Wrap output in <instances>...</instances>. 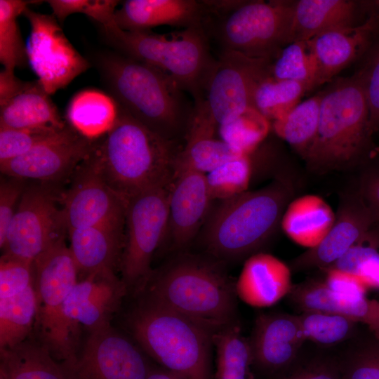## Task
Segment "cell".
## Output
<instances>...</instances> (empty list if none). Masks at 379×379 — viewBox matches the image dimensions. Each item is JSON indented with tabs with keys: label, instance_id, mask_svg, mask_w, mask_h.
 <instances>
[{
	"label": "cell",
	"instance_id": "obj_21",
	"mask_svg": "<svg viewBox=\"0 0 379 379\" xmlns=\"http://www.w3.org/2000/svg\"><path fill=\"white\" fill-rule=\"evenodd\" d=\"M379 29V13L359 24L321 33L310 39L317 62L318 86L331 81L364 53Z\"/></svg>",
	"mask_w": 379,
	"mask_h": 379
},
{
	"label": "cell",
	"instance_id": "obj_34",
	"mask_svg": "<svg viewBox=\"0 0 379 379\" xmlns=\"http://www.w3.org/2000/svg\"><path fill=\"white\" fill-rule=\"evenodd\" d=\"M179 152L175 171L191 169L207 174L232 159L244 156L214 136H190Z\"/></svg>",
	"mask_w": 379,
	"mask_h": 379
},
{
	"label": "cell",
	"instance_id": "obj_40",
	"mask_svg": "<svg viewBox=\"0 0 379 379\" xmlns=\"http://www.w3.org/2000/svg\"><path fill=\"white\" fill-rule=\"evenodd\" d=\"M253 174L250 155L232 159L207 173L206 180L213 200H224L247 191Z\"/></svg>",
	"mask_w": 379,
	"mask_h": 379
},
{
	"label": "cell",
	"instance_id": "obj_45",
	"mask_svg": "<svg viewBox=\"0 0 379 379\" xmlns=\"http://www.w3.org/2000/svg\"><path fill=\"white\" fill-rule=\"evenodd\" d=\"M35 283L34 262L3 254L0 259V299L15 295Z\"/></svg>",
	"mask_w": 379,
	"mask_h": 379
},
{
	"label": "cell",
	"instance_id": "obj_17",
	"mask_svg": "<svg viewBox=\"0 0 379 379\" xmlns=\"http://www.w3.org/2000/svg\"><path fill=\"white\" fill-rule=\"evenodd\" d=\"M375 226L357 187H347L340 194L334 223L324 239L291 262V271L326 269L349 249L367 241Z\"/></svg>",
	"mask_w": 379,
	"mask_h": 379
},
{
	"label": "cell",
	"instance_id": "obj_13",
	"mask_svg": "<svg viewBox=\"0 0 379 379\" xmlns=\"http://www.w3.org/2000/svg\"><path fill=\"white\" fill-rule=\"evenodd\" d=\"M30 25L28 62L48 94L67 86L90 67V62L72 45L53 15L23 12Z\"/></svg>",
	"mask_w": 379,
	"mask_h": 379
},
{
	"label": "cell",
	"instance_id": "obj_48",
	"mask_svg": "<svg viewBox=\"0 0 379 379\" xmlns=\"http://www.w3.org/2000/svg\"><path fill=\"white\" fill-rule=\"evenodd\" d=\"M295 363L277 379H342L336 359L320 357L297 366Z\"/></svg>",
	"mask_w": 379,
	"mask_h": 379
},
{
	"label": "cell",
	"instance_id": "obj_19",
	"mask_svg": "<svg viewBox=\"0 0 379 379\" xmlns=\"http://www.w3.org/2000/svg\"><path fill=\"white\" fill-rule=\"evenodd\" d=\"M127 288L115 272L86 274L78 280L65 302V315L75 331L80 325L89 332L111 326Z\"/></svg>",
	"mask_w": 379,
	"mask_h": 379
},
{
	"label": "cell",
	"instance_id": "obj_24",
	"mask_svg": "<svg viewBox=\"0 0 379 379\" xmlns=\"http://www.w3.org/2000/svg\"><path fill=\"white\" fill-rule=\"evenodd\" d=\"M288 297L302 312L321 311L343 315L364 324L369 331L379 326V300L340 295L328 288L323 280L310 279L293 286Z\"/></svg>",
	"mask_w": 379,
	"mask_h": 379
},
{
	"label": "cell",
	"instance_id": "obj_26",
	"mask_svg": "<svg viewBox=\"0 0 379 379\" xmlns=\"http://www.w3.org/2000/svg\"><path fill=\"white\" fill-rule=\"evenodd\" d=\"M359 4L352 0L295 1L291 43L308 41L331 29L359 24Z\"/></svg>",
	"mask_w": 379,
	"mask_h": 379
},
{
	"label": "cell",
	"instance_id": "obj_11",
	"mask_svg": "<svg viewBox=\"0 0 379 379\" xmlns=\"http://www.w3.org/2000/svg\"><path fill=\"white\" fill-rule=\"evenodd\" d=\"M171 185L148 190L128 199L119 267L128 291L143 293L153 274L152 260L167 232Z\"/></svg>",
	"mask_w": 379,
	"mask_h": 379
},
{
	"label": "cell",
	"instance_id": "obj_8",
	"mask_svg": "<svg viewBox=\"0 0 379 379\" xmlns=\"http://www.w3.org/2000/svg\"><path fill=\"white\" fill-rule=\"evenodd\" d=\"M295 3L218 1L204 29L222 51L273 62L291 44Z\"/></svg>",
	"mask_w": 379,
	"mask_h": 379
},
{
	"label": "cell",
	"instance_id": "obj_37",
	"mask_svg": "<svg viewBox=\"0 0 379 379\" xmlns=\"http://www.w3.org/2000/svg\"><path fill=\"white\" fill-rule=\"evenodd\" d=\"M270 77L301 82L310 89L318 86L317 66L309 40L286 46L272 62Z\"/></svg>",
	"mask_w": 379,
	"mask_h": 379
},
{
	"label": "cell",
	"instance_id": "obj_15",
	"mask_svg": "<svg viewBox=\"0 0 379 379\" xmlns=\"http://www.w3.org/2000/svg\"><path fill=\"white\" fill-rule=\"evenodd\" d=\"M142 352L109 326L89 332L73 364L62 367L67 379H147L152 368Z\"/></svg>",
	"mask_w": 379,
	"mask_h": 379
},
{
	"label": "cell",
	"instance_id": "obj_29",
	"mask_svg": "<svg viewBox=\"0 0 379 379\" xmlns=\"http://www.w3.org/2000/svg\"><path fill=\"white\" fill-rule=\"evenodd\" d=\"M119 113L115 100L100 91L83 90L71 99L67 109L69 126L81 136L98 140L114 127Z\"/></svg>",
	"mask_w": 379,
	"mask_h": 379
},
{
	"label": "cell",
	"instance_id": "obj_49",
	"mask_svg": "<svg viewBox=\"0 0 379 379\" xmlns=\"http://www.w3.org/2000/svg\"><path fill=\"white\" fill-rule=\"evenodd\" d=\"M324 270L323 281L333 291L353 298L366 297L368 288L359 277L335 268Z\"/></svg>",
	"mask_w": 379,
	"mask_h": 379
},
{
	"label": "cell",
	"instance_id": "obj_23",
	"mask_svg": "<svg viewBox=\"0 0 379 379\" xmlns=\"http://www.w3.org/2000/svg\"><path fill=\"white\" fill-rule=\"evenodd\" d=\"M292 286L290 267L271 254L259 252L246 260L235 290L245 303L266 307L288 296Z\"/></svg>",
	"mask_w": 379,
	"mask_h": 379
},
{
	"label": "cell",
	"instance_id": "obj_56",
	"mask_svg": "<svg viewBox=\"0 0 379 379\" xmlns=\"http://www.w3.org/2000/svg\"><path fill=\"white\" fill-rule=\"evenodd\" d=\"M0 379H4L2 376L0 375Z\"/></svg>",
	"mask_w": 379,
	"mask_h": 379
},
{
	"label": "cell",
	"instance_id": "obj_54",
	"mask_svg": "<svg viewBox=\"0 0 379 379\" xmlns=\"http://www.w3.org/2000/svg\"><path fill=\"white\" fill-rule=\"evenodd\" d=\"M374 8L373 11L379 13V0L370 2Z\"/></svg>",
	"mask_w": 379,
	"mask_h": 379
},
{
	"label": "cell",
	"instance_id": "obj_39",
	"mask_svg": "<svg viewBox=\"0 0 379 379\" xmlns=\"http://www.w3.org/2000/svg\"><path fill=\"white\" fill-rule=\"evenodd\" d=\"M269 120L254 108L218 127L221 140L243 155L253 153L267 136Z\"/></svg>",
	"mask_w": 379,
	"mask_h": 379
},
{
	"label": "cell",
	"instance_id": "obj_25",
	"mask_svg": "<svg viewBox=\"0 0 379 379\" xmlns=\"http://www.w3.org/2000/svg\"><path fill=\"white\" fill-rule=\"evenodd\" d=\"M124 226L96 225L68 232L69 248L79 273L115 272L124 248Z\"/></svg>",
	"mask_w": 379,
	"mask_h": 379
},
{
	"label": "cell",
	"instance_id": "obj_14",
	"mask_svg": "<svg viewBox=\"0 0 379 379\" xmlns=\"http://www.w3.org/2000/svg\"><path fill=\"white\" fill-rule=\"evenodd\" d=\"M127 201L107 182L92 154L78 166L70 187L60 195L68 232L96 225L124 226Z\"/></svg>",
	"mask_w": 379,
	"mask_h": 379
},
{
	"label": "cell",
	"instance_id": "obj_44",
	"mask_svg": "<svg viewBox=\"0 0 379 379\" xmlns=\"http://www.w3.org/2000/svg\"><path fill=\"white\" fill-rule=\"evenodd\" d=\"M63 128L0 127V163L27 153Z\"/></svg>",
	"mask_w": 379,
	"mask_h": 379
},
{
	"label": "cell",
	"instance_id": "obj_16",
	"mask_svg": "<svg viewBox=\"0 0 379 379\" xmlns=\"http://www.w3.org/2000/svg\"><path fill=\"white\" fill-rule=\"evenodd\" d=\"M98 140H88L69 126L27 153L0 163L4 175L50 183L73 174L95 149Z\"/></svg>",
	"mask_w": 379,
	"mask_h": 379
},
{
	"label": "cell",
	"instance_id": "obj_3",
	"mask_svg": "<svg viewBox=\"0 0 379 379\" xmlns=\"http://www.w3.org/2000/svg\"><path fill=\"white\" fill-rule=\"evenodd\" d=\"M220 262L184 254L153 274L145 298L214 333L235 323L237 293Z\"/></svg>",
	"mask_w": 379,
	"mask_h": 379
},
{
	"label": "cell",
	"instance_id": "obj_50",
	"mask_svg": "<svg viewBox=\"0 0 379 379\" xmlns=\"http://www.w3.org/2000/svg\"><path fill=\"white\" fill-rule=\"evenodd\" d=\"M356 187L375 225L379 226V167L364 171Z\"/></svg>",
	"mask_w": 379,
	"mask_h": 379
},
{
	"label": "cell",
	"instance_id": "obj_35",
	"mask_svg": "<svg viewBox=\"0 0 379 379\" xmlns=\"http://www.w3.org/2000/svg\"><path fill=\"white\" fill-rule=\"evenodd\" d=\"M36 1L0 0V61L4 69L14 72L28 62L27 49L22 40L18 17Z\"/></svg>",
	"mask_w": 379,
	"mask_h": 379
},
{
	"label": "cell",
	"instance_id": "obj_53",
	"mask_svg": "<svg viewBox=\"0 0 379 379\" xmlns=\"http://www.w3.org/2000/svg\"><path fill=\"white\" fill-rule=\"evenodd\" d=\"M368 243L379 250V226L375 225L370 234Z\"/></svg>",
	"mask_w": 379,
	"mask_h": 379
},
{
	"label": "cell",
	"instance_id": "obj_33",
	"mask_svg": "<svg viewBox=\"0 0 379 379\" xmlns=\"http://www.w3.org/2000/svg\"><path fill=\"white\" fill-rule=\"evenodd\" d=\"M321 100V93L312 96L273 121L276 134L289 144L302 159L317 132Z\"/></svg>",
	"mask_w": 379,
	"mask_h": 379
},
{
	"label": "cell",
	"instance_id": "obj_9",
	"mask_svg": "<svg viewBox=\"0 0 379 379\" xmlns=\"http://www.w3.org/2000/svg\"><path fill=\"white\" fill-rule=\"evenodd\" d=\"M37 313L34 327L39 342L64 368L78 354L77 331L65 312L66 300L78 281L79 269L65 239L40 255L34 262Z\"/></svg>",
	"mask_w": 379,
	"mask_h": 379
},
{
	"label": "cell",
	"instance_id": "obj_27",
	"mask_svg": "<svg viewBox=\"0 0 379 379\" xmlns=\"http://www.w3.org/2000/svg\"><path fill=\"white\" fill-rule=\"evenodd\" d=\"M335 221V213L321 197L306 194L294 198L286 206L281 228L295 244L312 248L326 236Z\"/></svg>",
	"mask_w": 379,
	"mask_h": 379
},
{
	"label": "cell",
	"instance_id": "obj_22",
	"mask_svg": "<svg viewBox=\"0 0 379 379\" xmlns=\"http://www.w3.org/2000/svg\"><path fill=\"white\" fill-rule=\"evenodd\" d=\"M210 11L206 1L127 0L115 12V21L124 31H149L172 27L203 28Z\"/></svg>",
	"mask_w": 379,
	"mask_h": 379
},
{
	"label": "cell",
	"instance_id": "obj_47",
	"mask_svg": "<svg viewBox=\"0 0 379 379\" xmlns=\"http://www.w3.org/2000/svg\"><path fill=\"white\" fill-rule=\"evenodd\" d=\"M4 176L1 177L0 182V247L4 244L8 227L27 186L25 180Z\"/></svg>",
	"mask_w": 379,
	"mask_h": 379
},
{
	"label": "cell",
	"instance_id": "obj_51",
	"mask_svg": "<svg viewBox=\"0 0 379 379\" xmlns=\"http://www.w3.org/2000/svg\"><path fill=\"white\" fill-rule=\"evenodd\" d=\"M26 84L16 77L14 72L3 69L0 72V105L20 93Z\"/></svg>",
	"mask_w": 379,
	"mask_h": 379
},
{
	"label": "cell",
	"instance_id": "obj_43",
	"mask_svg": "<svg viewBox=\"0 0 379 379\" xmlns=\"http://www.w3.org/2000/svg\"><path fill=\"white\" fill-rule=\"evenodd\" d=\"M338 361L342 379H379V339L371 333Z\"/></svg>",
	"mask_w": 379,
	"mask_h": 379
},
{
	"label": "cell",
	"instance_id": "obj_4",
	"mask_svg": "<svg viewBox=\"0 0 379 379\" xmlns=\"http://www.w3.org/2000/svg\"><path fill=\"white\" fill-rule=\"evenodd\" d=\"M180 149L178 143L154 133L119 105L114 127L99 140L92 156L109 185L128 201L171 183Z\"/></svg>",
	"mask_w": 379,
	"mask_h": 379
},
{
	"label": "cell",
	"instance_id": "obj_7",
	"mask_svg": "<svg viewBox=\"0 0 379 379\" xmlns=\"http://www.w3.org/2000/svg\"><path fill=\"white\" fill-rule=\"evenodd\" d=\"M105 34L119 53L165 73L191 94L194 105L204 100L217 60L211 53L209 37L203 28L190 27L167 35L118 27Z\"/></svg>",
	"mask_w": 379,
	"mask_h": 379
},
{
	"label": "cell",
	"instance_id": "obj_32",
	"mask_svg": "<svg viewBox=\"0 0 379 379\" xmlns=\"http://www.w3.org/2000/svg\"><path fill=\"white\" fill-rule=\"evenodd\" d=\"M36 313L35 283L15 295L0 299V349L27 340L35 325Z\"/></svg>",
	"mask_w": 379,
	"mask_h": 379
},
{
	"label": "cell",
	"instance_id": "obj_20",
	"mask_svg": "<svg viewBox=\"0 0 379 379\" xmlns=\"http://www.w3.org/2000/svg\"><path fill=\"white\" fill-rule=\"evenodd\" d=\"M298 315L260 314L249 339L254 366L269 374H281L295 362L305 342Z\"/></svg>",
	"mask_w": 379,
	"mask_h": 379
},
{
	"label": "cell",
	"instance_id": "obj_38",
	"mask_svg": "<svg viewBox=\"0 0 379 379\" xmlns=\"http://www.w3.org/2000/svg\"><path fill=\"white\" fill-rule=\"evenodd\" d=\"M305 340L330 347L351 338L358 322L340 314L306 311L298 315Z\"/></svg>",
	"mask_w": 379,
	"mask_h": 379
},
{
	"label": "cell",
	"instance_id": "obj_55",
	"mask_svg": "<svg viewBox=\"0 0 379 379\" xmlns=\"http://www.w3.org/2000/svg\"><path fill=\"white\" fill-rule=\"evenodd\" d=\"M375 337L379 339V328L373 330V331H370Z\"/></svg>",
	"mask_w": 379,
	"mask_h": 379
},
{
	"label": "cell",
	"instance_id": "obj_2",
	"mask_svg": "<svg viewBox=\"0 0 379 379\" xmlns=\"http://www.w3.org/2000/svg\"><path fill=\"white\" fill-rule=\"evenodd\" d=\"M290 174L279 173L267 185L220 200L201 229V241L214 259L239 260L259 253L281 227L294 199Z\"/></svg>",
	"mask_w": 379,
	"mask_h": 379
},
{
	"label": "cell",
	"instance_id": "obj_6",
	"mask_svg": "<svg viewBox=\"0 0 379 379\" xmlns=\"http://www.w3.org/2000/svg\"><path fill=\"white\" fill-rule=\"evenodd\" d=\"M127 331L147 355L185 379H214L213 333L144 298L125 319Z\"/></svg>",
	"mask_w": 379,
	"mask_h": 379
},
{
	"label": "cell",
	"instance_id": "obj_10",
	"mask_svg": "<svg viewBox=\"0 0 379 379\" xmlns=\"http://www.w3.org/2000/svg\"><path fill=\"white\" fill-rule=\"evenodd\" d=\"M272 62L222 51L208 81L204 100L194 105L190 128L214 136L221 125L253 107L259 83L270 76Z\"/></svg>",
	"mask_w": 379,
	"mask_h": 379
},
{
	"label": "cell",
	"instance_id": "obj_12",
	"mask_svg": "<svg viewBox=\"0 0 379 379\" xmlns=\"http://www.w3.org/2000/svg\"><path fill=\"white\" fill-rule=\"evenodd\" d=\"M58 194L47 183L27 185L1 246L3 254L34 262L65 239L68 230Z\"/></svg>",
	"mask_w": 379,
	"mask_h": 379
},
{
	"label": "cell",
	"instance_id": "obj_1",
	"mask_svg": "<svg viewBox=\"0 0 379 379\" xmlns=\"http://www.w3.org/2000/svg\"><path fill=\"white\" fill-rule=\"evenodd\" d=\"M94 60L110 95L131 117L165 140L186 139L194 105L168 76L120 53H99Z\"/></svg>",
	"mask_w": 379,
	"mask_h": 379
},
{
	"label": "cell",
	"instance_id": "obj_30",
	"mask_svg": "<svg viewBox=\"0 0 379 379\" xmlns=\"http://www.w3.org/2000/svg\"><path fill=\"white\" fill-rule=\"evenodd\" d=\"M0 375L4 379H67L61 363L48 349L27 339L0 349Z\"/></svg>",
	"mask_w": 379,
	"mask_h": 379
},
{
	"label": "cell",
	"instance_id": "obj_18",
	"mask_svg": "<svg viewBox=\"0 0 379 379\" xmlns=\"http://www.w3.org/2000/svg\"><path fill=\"white\" fill-rule=\"evenodd\" d=\"M206 175L191 169L176 170L169 196L166 236L175 249L187 246L200 232L211 209Z\"/></svg>",
	"mask_w": 379,
	"mask_h": 379
},
{
	"label": "cell",
	"instance_id": "obj_28",
	"mask_svg": "<svg viewBox=\"0 0 379 379\" xmlns=\"http://www.w3.org/2000/svg\"><path fill=\"white\" fill-rule=\"evenodd\" d=\"M39 81L25 87L0 105V127L63 128L67 125Z\"/></svg>",
	"mask_w": 379,
	"mask_h": 379
},
{
	"label": "cell",
	"instance_id": "obj_31",
	"mask_svg": "<svg viewBox=\"0 0 379 379\" xmlns=\"http://www.w3.org/2000/svg\"><path fill=\"white\" fill-rule=\"evenodd\" d=\"M213 344L216 351L214 379H254L249 339L236 323L214 333Z\"/></svg>",
	"mask_w": 379,
	"mask_h": 379
},
{
	"label": "cell",
	"instance_id": "obj_52",
	"mask_svg": "<svg viewBox=\"0 0 379 379\" xmlns=\"http://www.w3.org/2000/svg\"><path fill=\"white\" fill-rule=\"evenodd\" d=\"M147 379H185V378L171 372L163 367L152 368Z\"/></svg>",
	"mask_w": 379,
	"mask_h": 379
},
{
	"label": "cell",
	"instance_id": "obj_5",
	"mask_svg": "<svg viewBox=\"0 0 379 379\" xmlns=\"http://www.w3.org/2000/svg\"><path fill=\"white\" fill-rule=\"evenodd\" d=\"M369 109L357 74L340 79L321 93L315 138L304 161L316 174L343 171L362 159L372 135Z\"/></svg>",
	"mask_w": 379,
	"mask_h": 379
},
{
	"label": "cell",
	"instance_id": "obj_36",
	"mask_svg": "<svg viewBox=\"0 0 379 379\" xmlns=\"http://www.w3.org/2000/svg\"><path fill=\"white\" fill-rule=\"evenodd\" d=\"M310 90L303 83L269 76L255 90L253 107L267 119L274 121L300 102L301 98Z\"/></svg>",
	"mask_w": 379,
	"mask_h": 379
},
{
	"label": "cell",
	"instance_id": "obj_46",
	"mask_svg": "<svg viewBox=\"0 0 379 379\" xmlns=\"http://www.w3.org/2000/svg\"><path fill=\"white\" fill-rule=\"evenodd\" d=\"M360 79L369 109V124L372 133L379 130V46L366 66L356 74Z\"/></svg>",
	"mask_w": 379,
	"mask_h": 379
},
{
	"label": "cell",
	"instance_id": "obj_42",
	"mask_svg": "<svg viewBox=\"0 0 379 379\" xmlns=\"http://www.w3.org/2000/svg\"><path fill=\"white\" fill-rule=\"evenodd\" d=\"M328 268L355 275L368 288H379V250L368 242L354 246Z\"/></svg>",
	"mask_w": 379,
	"mask_h": 379
},
{
	"label": "cell",
	"instance_id": "obj_41",
	"mask_svg": "<svg viewBox=\"0 0 379 379\" xmlns=\"http://www.w3.org/2000/svg\"><path fill=\"white\" fill-rule=\"evenodd\" d=\"M53 15L62 23L70 15L83 13L99 22L105 32L118 28L115 21L116 7L119 1L115 0H48Z\"/></svg>",
	"mask_w": 379,
	"mask_h": 379
}]
</instances>
